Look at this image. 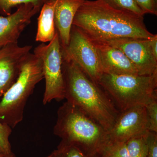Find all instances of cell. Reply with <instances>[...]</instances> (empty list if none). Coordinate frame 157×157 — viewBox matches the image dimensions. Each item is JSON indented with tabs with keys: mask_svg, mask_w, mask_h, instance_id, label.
Listing matches in <instances>:
<instances>
[{
	"mask_svg": "<svg viewBox=\"0 0 157 157\" xmlns=\"http://www.w3.org/2000/svg\"><path fill=\"white\" fill-rule=\"evenodd\" d=\"M144 14H157V0H134Z\"/></svg>",
	"mask_w": 157,
	"mask_h": 157,
	"instance_id": "7402d4cb",
	"label": "cell"
},
{
	"mask_svg": "<svg viewBox=\"0 0 157 157\" xmlns=\"http://www.w3.org/2000/svg\"><path fill=\"white\" fill-rule=\"evenodd\" d=\"M73 25L92 40L107 41L122 38L150 39L143 16L115 9L104 0H85L76 12Z\"/></svg>",
	"mask_w": 157,
	"mask_h": 157,
	"instance_id": "6da1fadb",
	"label": "cell"
},
{
	"mask_svg": "<svg viewBox=\"0 0 157 157\" xmlns=\"http://www.w3.org/2000/svg\"><path fill=\"white\" fill-rule=\"evenodd\" d=\"M147 157H157V133L149 131L147 134Z\"/></svg>",
	"mask_w": 157,
	"mask_h": 157,
	"instance_id": "603a6c76",
	"label": "cell"
},
{
	"mask_svg": "<svg viewBox=\"0 0 157 157\" xmlns=\"http://www.w3.org/2000/svg\"><path fill=\"white\" fill-rule=\"evenodd\" d=\"M63 72L67 101L110 130L121 112L111 98L73 62L63 59Z\"/></svg>",
	"mask_w": 157,
	"mask_h": 157,
	"instance_id": "7a4b0ae2",
	"label": "cell"
},
{
	"mask_svg": "<svg viewBox=\"0 0 157 157\" xmlns=\"http://www.w3.org/2000/svg\"><path fill=\"white\" fill-rule=\"evenodd\" d=\"M32 48L30 45L19 46L18 43L0 47V98L16 81Z\"/></svg>",
	"mask_w": 157,
	"mask_h": 157,
	"instance_id": "30bf717a",
	"label": "cell"
},
{
	"mask_svg": "<svg viewBox=\"0 0 157 157\" xmlns=\"http://www.w3.org/2000/svg\"><path fill=\"white\" fill-rule=\"evenodd\" d=\"M150 39L122 38L101 42L122 52L135 65L138 75L151 76L157 73V59L152 52Z\"/></svg>",
	"mask_w": 157,
	"mask_h": 157,
	"instance_id": "9c48e42d",
	"label": "cell"
},
{
	"mask_svg": "<svg viewBox=\"0 0 157 157\" xmlns=\"http://www.w3.org/2000/svg\"><path fill=\"white\" fill-rule=\"evenodd\" d=\"M54 135L75 144L90 157H99L108 142L107 131L78 107L67 102L59 108Z\"/></svg>",
	"mask_w": 157,
	"mask_h": 157,
	"instance_id": "3957f363",
	"label": "cell"
},
{
	"mask_svg": "<svg viewBox=\"0 0 157 157\" xmlns=\"http://www.w3.org/2000/svg\"><path fill=\"white\" fill-rule=\"evenodd\" d=\"M41 8L28 3L18 6L13 14L8 16L0 15V47L18 43L21 34Z\"/></svg>",
	"mask_w": 157,
	"mask_h": 157,
	"instance_id": "8fae6325",
	"label": "cell"
},
{
	"mask_svg": "<svg viewBox=\"0 0 157 157\" xmlns=\"http://www.w3.org/2000/svg\"><path fill=\"white\" fill-rule=\"evenodd\" d=\"M146 107L138 105L121 111L112 128L107 132L108 141L126 142L149 130Z\"/></svg>",
	"mask_w": 157,
	"mask_h": 157,
	"instance_id": "ba28073f",
	"label": "cell"
},
{
	"mask_svg": "<svg viewBox=\"0 0 157 157\" xmlns=\"http://www.w3.org/2000/svg\"><path fill=\"white\" fill-rule=\"evenodd\" d=\"M145 107L149 124V130L157 133V97L153 98Z\"/></svg>",
	"mask_w": 157,
	"mask_h": 157,
	"instance_id": "44dd1931",
	"label": "cell"
},
{
	"mask_svg": "<svg viewBox=\"0 0 157 157\" xmlns=\"http://www.w3.org/2000/svg\"><path fill=\"white\" fill-rule=\"evenodd\" d=\"M148 132L146 134L133 137L126 142L130 157H147V136Z\"/></svg>",
	"mask_w": 157,
	"mask_h": 157,
	"instance_id": "9a60e30c",
	"label": "cell"
},
{
	"mask_svg": "<svg viewBox=\"0 0 157 157\" xmlns=\"http://www.w3.org/2000/svg\"><path fill=\"white\" fill-rule=\"evenodd\" d=\"M91 40L97 49L103 73L138 75L135 65L122 52L104 42Z\"/></svg>",
	"mask_w": 157,
	"mask_h": 157,
	"instance_id": "7c38bea8",
	"label": "cell"
},
{
	"mask_svg": "<svg viewBox=\"0 0 157 157\" xmlns=\"http://www.w3.org/2000/svg\"><path fill=\"white\" fill-rule=\"evenodd\" d=\"M57 0H48L40 11L36 40L42 43L50 42L55 36L56 29L55 22V9Z\"/></svg>",
	"mask_w": 157,
	"mask_h": 157,
	"instance_id": "5bb4252c",
	"label": "cell"
},
{
	"mask_svg": "<svg viewBox=\"0 0 157 157\" xmlns=\"http://www.w3.org/2000/svg\"><path fill=\"white\" fill-rule=\"evenodd\" d=\"M34 53L41 58L43 63L45 79L43 104H48L53 100H63L65 83L63 72V54L57 31L48 45L42 43L35 48Z\"/></svg>",
	"mask_w": 157,
	"mask_h": 157,
	"instance_id": "8992f818",
	"label": "cell"
},
{
	"mask_svg": "<svg viewBox=\"0 0 157 157\" xmlns=\"http://www.w3.org/2000/svg\"><path fill=\"white\" fill-rule=\"evenodd\" d=\"M115 9L132 12L139 16H143L144 13L134 0H104Z\"/></svg>",
	"mask_w": 157,
	"mask_h": 157,
	"instance_id": "d6986e66",
	"label": "cell"
},
{
	"mask_svg": "<svg viewBox=\"0 0 157 157\" xmlns=\"http://www.w3.org/2000/svg\"><path fill=\"white\" fill-rule=\"evenodd\" d=\"M45 157H56L54 153L52 152V153L50 154V155H48V156Z\"/></svg>",
	"mask_w": 157,
	"mask_h": 157,
	"instance_id": "d4e9b609",
	"label": "cell"
},
{
	"mask_svg": "<svg viewBox=\"0 0 157 157\" xmlns=\"http://www.w3.org/2000/svg\"><path fill=\"white\" fill-rule=\"evenodd\" d=\"M63 59L73 62L96 84L103 75L97 49L91 39L72 26L69 44L62 48Z\"/></svg>",
	"mask_w": 157,
	"mask_h": 157,
	"instance_id": "52a82bcc",
	"label": "cell"
},
{
	"mask_svg": "<svg viewBox=\"0 0 157 157\" xmlns=\"http://www.w3.org/2000/svg\"><path fill=\"white\" fill-rule=\"evenodd\" d=\"M44 78L41 58L30 53L24 63L17 79L0 101V121L14 128L23 118L28 99L37 84Z\"/></svg>",
	"mask_w": 157,
	"mask_h": 157,
	"instance_id": "277c9868",
	"label": "cell"
},
{
	"mask_svg": "<svg viewBox=\"0 0 157 157\" xmlns=\"http://www.w3.org/2000/svg\"><path fill=\"white\" fill-rule=\"evenodd\" d=\"M85 0H57L55 9V22L62 48L69 44L73 20Z\"/></svg>",
	"mask_w": 157,
	"mask_h": 157,
	"instance_id": "4fadbf2b",
	"label": "cell"
},
{
	"mask_svg": "<svg viewBox=\"0 0 157 157\" xmlns=\"http://www.w3.org/2000/svg\"><path fill=\"white\" fill-rule=\"evenodd\" d=\"M99 157H131L126 142H108L104 145Z\"/></svg>",
	"mask_w": 157,
	"mask_h": 157,
	"instance_id": "2e32d148",
	"label": "cell"
},
{
	"mask_svg": "<svg viewBox=\"0 0 157 157\" xmlns=\"http://www.w3.org/2000/svg\"><path fill=\"white\" fill-rule=\"evenodd\" d=\"M53 152L56 157H90L78 147L63 141Z\"/></svg>",
	"mask_w": 157,
	"mask_h": 157,
	"instance_id": "e0dca14e",
	"label": "cell"
},
{
	"mask_svg": "<svg viewBox=\"0 0 157 157\" xmlns=\"http://www.w3.org/2000/svg\"><path fill=\"white\" fill-rule=\"evenodd\" d=\"M98 85L120 112L135 106H145L157 97V73L151 76L103 73Z\"/></svg>",
	"mask_w": 157,
	"mask_h": 157,
	"instance_id": "5b68a950",
	"label": "cell"
},
{
	"mask_svg": "<svg viewBox=\"0 0 157 157\" xmlns=\"http://www.w3.org/2000/svg\"><path fill=\"white\" fill-rule=\"evenodd\" d=\"M6 156L0 154V157H5Z\"/></svg>",
	"mask_w": 157,
	"mask_h": 157,
	"instance_id": "4316f807",
	"label": "cell"
},
{
	"mask_svg": "<svg viewBox=\"0 0 157 157\" xmlns=\"http://www.w3.org/2000/svg\"><path fill=\"white\" fill-rule=\"evenodd\" d=\"M5 157H15V155L13 153H12V154H11V155H9L6 156Z\"/></svg>",
	"mask_w": 157,
	"mask_h": 157,
	"instance_id": "484cf974",
	"label": "cell"
},
{
	"mask_svg": "<svg viewBox=\"0 0 157 157\" xmlns=\"http://www.w3.org/2000/svg\"><path fill=\"white\" fill-rule=\"evenodd\" d=\"M11 132V127L0 121V154L3 155H9L13 153L9 140Z\"/></svg>",
	"mask_w": 157,
	"mask_h": 157,
	"instance_id": "ffe728a7",
	"label": "cell"
},
{
	"mask_svg": "<svg viewBox=\"0 0 157 157\" xmlns=\"http://www.w3.org/2000/svg\"><path fill=\"white\" fill-rule=\"evenodd\" d=\"M150 44L152 52L156 58L157 59V35H155L154 36L150 39Z\"/></svg>",
	"mask_w": 157,
	"mask_h": 157,
	"instance_id": "cb8c5ba5",
	"label": "cell"
},
{
	"mask_svg": "<svg viewBox=\"0 0 157 157\" xmlns=\"http://www.w3.org/2000/svg\"><path fill=\"white\" fill-rule=\"evenodd\" d=\"M48 0H0V15L8 16L11 14V10L14 7L23 4L31 3L42 7Z\"/></svg>",
	"mask_w": 157,
	"mask_h": 157,
	"instance_id": "ac0fdd59",
	"label": "cell"
}]
</instances>
